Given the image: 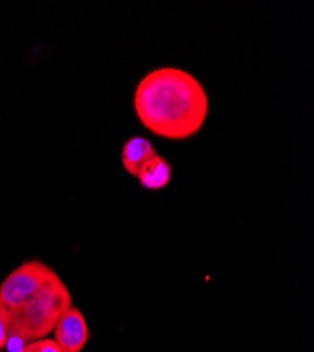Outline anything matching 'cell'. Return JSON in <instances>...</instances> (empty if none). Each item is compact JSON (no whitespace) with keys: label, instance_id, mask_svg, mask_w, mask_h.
<instances>
[{"label":"cell","instance_id":"1","mask_svg":"<svg viewBox=\"0 0 314 352\" xmlns=\"http://www.w3.org/2000/svg\"><path fill=\"white\" fill-rule=\"evenodd\" d=\"M134 110L142 126L168 140L193 137L206 122L209 99L192 74L162 67L142 78L134 92Z\"/></svg>","mask_w":314,"mask_h":352},{"label":"cell","instance_id":"2","mask_svg":"<svg viewBox=\"0 0 314 352\" xmlns=\"http://www.w3.org/2000/svg\"><path fill=\"white\" fill-rule=\"evenodd\" d=\"M71 293L55 271L17 311L8 327V338L27 344L54 331L64 311L71 307Z\"/></svg>","mask_w":314,"mask_h":352},{"label":"cell","instance_id":"3","mask_svg":"<svg viewBox=\"0 0 314 352\" xmlns=\"http://www.w3.org/2000/svg\"><path fill=\"white\" fill-rule=\"evenodd\" d=\"M52 270L40 261L21 263L0 285V318L6 330L21 306L41 287Z\"/></svg>","mask_w":314,"mask_h":352},{"label":"cell","instance_id":"4","mask_svg":"<svg viewBox=\"0 0 314 352\" xmlns=\"http://www.w3.org/2000/svg\"><path fill=\"white\" fill-rule=\"evenodd\" d=\"M54 341L63 352H80L88 341L87 320L76 307H68L54 329Z\"/></svg>","mask_w":314,"mask_h":352},{"label":"cell","instance_id":"5","mask_svg":"<svg viewBox=\"0 0 314 352\" xmlns=\"http://www.w3.org/2000/svg\"><path fill=\"white\" fill-rule=\"evenodd\" d=\"M154 155H157V151L150 140L144 137H131L128 141H126L122 150L123 168L130 175L137 176L139 169Z\"/></svg>","mask_w":314,"mask_h":352},{"label":"cell","instance_id":"6","mask_svg":"<svg viewBox=\"0 0 314 352\" xmlns=\"http://www.w3.org/2000/svg\"><path fill=\"white\" fill-rule=\"evenodd\" d=\"M137 178L146 189L158 190L165 188L170 182V178H172V168H170L169 162L165 158L157 154L139 169V172L137 173Z\"/></svg>","mask_w":314,"mask_h":352},{"label":"cell","instance_id":"7","mask_svg":"<svg viewBox=\"0 0 314 352\" xmlns=\"http://www.w3.org/2000/svg\"><path fill=\"white\" fill-rule=\"evenodd\" d=\"M37 342H38L40 352H63L61 348L56 345V342L54 340L41 338V340H37Z\"/></svg>","mask_w":314,"mask_h":352},{"label":"cell","instance_id":"8","mask_svg":"<svg viewBox=\"0 0 314 352\" xmlns=\"http://www.w3.org/2000/svg\"><path fill=\"white\" fill-rule=\"evenodd\" d=\"M8 345V330L5 322L0 318V349Z\"/></svg>","mask_w":314,"mask_h":352},{"label":"cell","instance_id":"9","mask_svg":"<svg viewBox=\"0 0 314 352\" xmlns=\"http://www.w3.org/2000/svg\"><path fill=\"white\" fill-rule=\"evenodd\" d=\"M19 352H40V349H38V342H37V341L27 342Z\"/></svg>","mask_w":314,"mask_h":352}]
</instances>
